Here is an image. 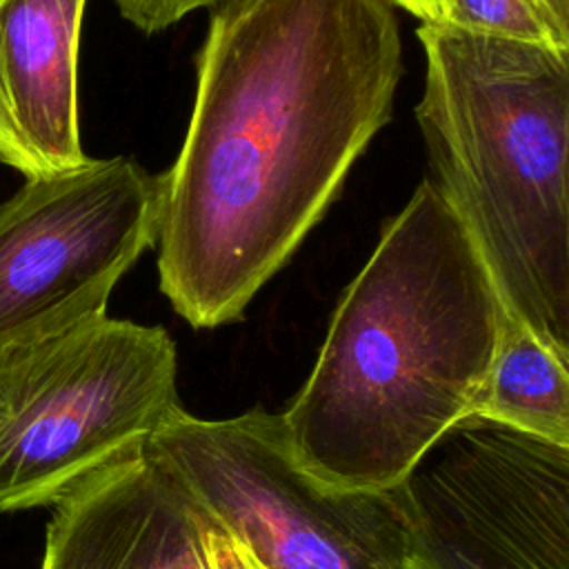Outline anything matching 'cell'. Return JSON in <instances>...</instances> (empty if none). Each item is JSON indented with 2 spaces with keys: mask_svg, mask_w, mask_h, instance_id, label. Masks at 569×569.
Listing matches in <instances>:
<instances>
[{
  "mask_svg": "<svg viewBox=\"0 0 569 569\" xmlns=\"http://www.w3.org/2000/svg\"><path fill=\"white\" fill-rule=\"evenodd\" d=\"M162 176L89 158L0 204V351L107 316L116 282L156 244Z\"/></svg>",
  "mask_w": 569,
  "mask_h": 569,
  "instance_id": "cell-6",
  "label": "cell"
},
{
  "mask_svg": "<svg viewBox=\"0 0 569 569\" xmlns=\"http://www.w3.org/2000/svg\"><path fill=\"white\" fill-rule=\"evenodd\" d=\"M569 362L509 313L473 416L569 447Z\"/></svg>",
  "mask_w": 569,
  "mask_h": 569,
  "instance_id": "cell-10",
  "label": "cell"
},
{
  "mask_svg": "<svg viewBox=\"0 0 569 569\" xmlns=\"http://www.w3.org/2000/svg\"><path fill=\"white\" fill-rule=\"evenodd\" d=\"M507 311L431 178L385 222L280 413L300 467L340 489L389 491L476 413Z\"/></svg>",
  "mask_w": 569,
  "mask_h": 569,
  "instance_id": "cell-2",
  "label": "cell"
},
{
  "mask_svg": "<svg viewBox=\"0 0 569 569\" xmlns=\"http://www.w3.org/2000/svg\"><path fill=\"white\" fill-rule=\"evenodd\" d=\"M433 182L505 311L569 362V51L420 22Z\"/></svg>",
  "mask_w": 569,
  "mask_h": 569,
  "instance_id": "cell-3",
  "label": "cell"
},
{
  "mask_svg": "<svg viewBox=\"0 0 569 569\" xmlns=\"http://www.w3.org/2000/svg\"><path fill=\"white\" fill-rule=\"evenodd\" d=\"M389 0H220L182 149L162 173L160 289L191 327L236 322L389 122Z\"/></svg>",
  "mask_w": 569,
  "mask_h": 569,
  "instance_id": "cell-1",
  "label": "cell"
},
{
  "mask_svg": "<svg viewBox=\"0 0 569 569\" xmlns=\"http://www.w3.org/2000/svg\"><path fill=\"white\" fill-rule=\"evenodd\" d=\"M200 540L207 569H262L251 551L236 536L224 531L207 511Z\"/></svg>",
  "mask_w": 569,
  "mask_h": 569,
  "instance_id": "cell-13",
  "label": "cell"
},
{
  "mask_svg": "<svg viewBox=\"0 0 569 569\" xmlns=\"http://www.w3.org/2000/svg\"><path fill=\"white\" fill-rule=\"evenodd\" d=\"M440 24L569 51V24L540 0H440Z\"/></svg>",
  "mask_w": 569,
  "mask_h": 569,
  "instance_id": "cell-11",
  "label": "cell"
},
{
  "mask_svg": "<svg viewBox=\"0 0 569 569\" xmlns=\"http://www.w3.org/2000/svg\"><path fill=\"white\" fill-rule=\"evenodd\" d=\"M162 327L102 316L0 351V513L56 507L180 409Z\"/></svg>",
  "mask_w": 569,
  "mask_h": 569,
  "instance_id": "cell-4",
  "label": "cell"
},
{
  "mask_svg": "<svg viewBox=\"0 0 569 569\" xmlns=\"http://www.w3.org/2000/svg\"><path fill=\"white\" fill-rule=\"evenodd\" d=\"M409 569H569V447L469 416L393 487Z\"/></svg>",
  "mask_w": 569,
  "mask_h": 569,
  "instance_id": "cell-7",
  "label": "cell"
},
{
  "mask_svg": "<svg viewBox=\"0 0 569 569\" xmlns=\"http://www.w3.org/2000/svg\"><path fill=\"white\" fill-rule=\"evenodd\" d=\"M560 22L569 24V0H540Z\"/></svg>",
  "mask_w": 569,
  "mask_h": 569,
  "instance_id": "cell-15",
  "label": "cell"
},
{
  "mask_svg": "<svg viewBox=\"0 0 569 569\" xmlns=\"http://www.w3.org/2000/svg\"><path fill=\"white\" fill-rule=\"evenodd\" d=\"M218 2L220 0H116L120 16L144 33L162 31L189 11Z\"/></svg>",
  "mask_w": 569,
  "mask_h": 569,
  "instance_id": "cell-12",
  "label": "cell"
},
{
  "mask_svg": "<svg viewBox=\"0 0 569 569\" xmlns=\"http://www.w3.org/2000/svg\"><path fill=\"white\" fill-rule=\"evenodd\" d=\"M147 449L262 569H409L393 489L313 478L296 460L280 413L204 420L180 407Z\"/></svg>",
  "mask_w": 569,
  "mask_h": 569,
  "instance_id": "cell-5",
  "label": "cell"
},
{
  "mask_svg": "<svg viewBox=\"0 0 569 569\" xmlns=\"http://www.w3.org/2000/svg\"><path fill=\"white\" fill-rule=\"evenodd\" d=\"M416 16L420 22H440V0H389Z\"/></svg>",
  "mask_w": 569,
  "mask_h": 569,
  "instance_id": "cell-14",
  "label": "cell"
},
{
  "mask_svg": "<svg viewBox=\"0 0 569 569\" xmlns=\"http://www.w3.org/2000/svg\"><path fill=\"white\" fill-rule=\"evenodd\" d=\"M204 511L149 449L53 507L40 569H207Z\"/></svg>",
  "mask_w": 569,
  "mask_h": 569,
  "instance_id": "cell-8",
  "label": "cell"
},
{
  "mask_svg": "<svg viewBox=\"0 0 569 569\" xmlns=\"http://www.w3.org/2000/svg\"><path fill=\"white\" fill-rule=\"evenodd\" d=\"M87 0H0V162L24 178L89 160L78 53Z\"/></svg>",
  "mask_w": 569,
  "mask_h": 569,
  "instance_id": "cell-9",
  "label": "cell"
}]
</instances>
